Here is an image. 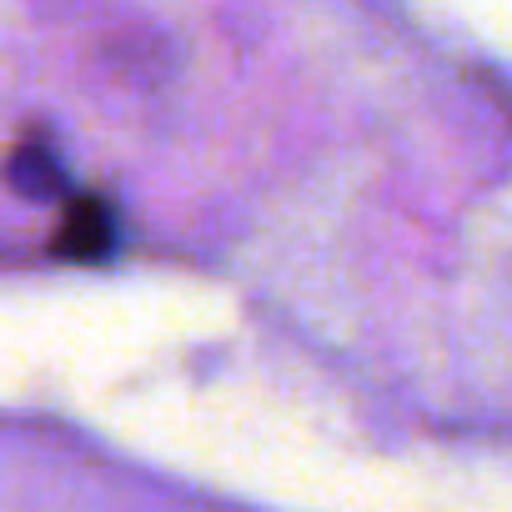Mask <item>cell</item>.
<instances>
[{
	"label": "cell",
	"mask_w": 512,
	"mask_h": 512,
	"mask_svg": "<svg viewBox=\"0 0 512 512\" xmlns=\"http://www.w3.org/2000/svg\"><path fill=\"white\" fill-rule=\"evenodd\" d=\"M101 226H106L101 211H96L91 221H81V211H76V216L66 221V231H71V251H76V256H91V251L101 246Z\"/></svg>",
	"instance_id": "obj_1"
}]
</instances>
